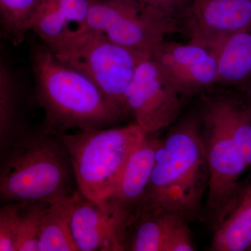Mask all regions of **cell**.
Wrapping results in <instances>:
<instances>
[{
    "label": "cell",
    "mask_w": 251,
    "mask_h": 251,
    "mask_svg": "<svg viewBox=\"0 0 251 251\" xmlns=\"http://www.w3.org/2000/svg\"><path fill=\"white\" fill-rule=\"evenodd\" d=\"M134 218L109 201L81 196L72 218V230L79 251H124Z\"/></svg>",
    "instance_id": "cell-9"
},
{
    "label": "cell",
    "mask_w": 251,
    "mask_h": 251,
    "mask_svg": "<svg viewBox=\"0 0 251 251\" xmlns=\"http://www.w3.org/2000/svg\"><path fill=\"white\" fill-rule=\"evenodd\" d=\"M163 10L173 16L184 15L192 0H130Z\"/></svg>",
    "instance_id": "cell-24"
},
{
    "label": "cell",
    "mask_w": 251,
    "mask_h": 251,
    "mask_svg": "<svg viewBox=\"0 0 251 251\" xmlns=\"http://www.w3.org/2000/svg\"><path fill=\"white\" fill-rule=\"evenodd\" d=\"M240 88L242 90L244 100L251 108V81L245 85L241 86Z\"/></svg>",
    "instance_id": "cell-25"
},
{
    "label": "cell",
    "mask_w": 251,
    "mask_h": 251,
    "mask_svg": "<svg viewBox=\"0 0 251 251\" xmlns=\"http://www.w3.org/2000/svg\"><path fill=\"white\" fill-rule=\"evenodd\" d=\"M179 29L177 17L130 0H92L83 31H93L126 49L150 54Z\"/></svg>",
    "instance_id": "cell-6"
},
{
    "label": "cell",
    "mask_w": 251,
    "mask_h": 251,
    "mask_svg": "<svg viewBox=\"0 0 251 251\" xmlns=\"http://www.w3.org/2000/svg\"><path fill=\"white\" fill-rule=\"evenodd\" d=\"M18 202L16 251H39L43 220L50 203L42 201Z\"/></svg>",
    "instance_id": "cell-20"
},
{
    "label": "cell",
    "mask_w": 251,
    "mask_h": 251,
    "mask_svg": "<svg viewBox=\"0 0 251 251\" xmlns=\"http://www.w3.org/2000/svg\"><path fill=\"white\" fill-rule=\"evenodd\" d=\"M201 117L209 169L204 209L214 229L237 200L241 192L239 179L249 167L209 101Z\"/></svg>",
    "instance_id": "cell-7"
},
{
    "label": "cell",
    "mask_w": 251,
    "mask_h": 251,
    "mask_svg": "<svg viewBox=\"0 0 251 251\" xmlns=\"http://www.w3.org/2000/svg\"><path fill=\"white\" fill-rule=\"evenodd\" d=\"M39 0H0V21L4 34L15 44L24 40Z\"/></svg>",
    "instance_id": "cell-21"
},
{
    "label": "cell",
    "mask_w": 251,
    "mask_h": 251,
    "mask_svg": "<svg viewBox=\"0 0 251 251\" xmlns=\"http://www.w3.org/2000/svg\"><path fill=\"white\" fill-rule=\"evenodd\" d=\"M159 138L147 134L132 153L112 196L106 201L134 217L151 179Z\"/></svg>",
    "instance_id": "cell-13"
},
{
    "label": "cell",
    "mask_w": 251,
    "mask_h": 251,
    "mask_svg": "<svg viewBox=\"0 0 251 251\" xmlns=\"http://www.w3.org/2000/svg\"><path fill=\"white\" fill-rule=\"evenodd\" d=\"M247 187L249 188V189H251V182L250 183V184H249V185H248L247 186Z\"/></svg>",
    "instance_id": "cell-26"
},
{
    "label": "cell",
    "mask_w": 251,
    "mask_h": 251,
    "mask_svg": "<svg viewBox=\"0 0 251 251\" xmlns=\"http://www.w3.org/2000/svg\"><path fill=\"white\" fill-rule=\"evenodd\" d=\"M81 196L77 191L50 204L43 220L39 251H79L72 234V218Z\"/></svg>",
    "instance_id": "cell-17"
},
{
    "label": "cell",
    "mask_w": 251,
    "mask_h": 251,
    "mask_svg": "<svg viewBox=\"0 0 251 251\" xmlns=\"http://www.w3.org/2000/svg\"><path fill=\"white\" fill-rule=\"evenodd\" d=\"M32 57L36 98L50 129H100L126 120L93 81L58 60L47 46Z\"/></svg>",
    "instance_id": "cell-3"
},
{
    "label": "cell",
    "mask_w": 251,
    "mask_h": 251,
    "mask_svg": "<svg viewBox=\"0 0 251 251\" xmlns=\"http://www.w3.org/2000/svg\"><path fill=\"white\" fill-rule=\"evenodd\" d=\"M182 97L150 55L140 61L126 91V108L133 122L153 134L176 122Z\"/></svg>",
    "instance_id": "cell-8"
},
{
    "label": "cell",
    "mask_w": 251,
    "mask_h": 251,
    "mask_svg": "<svg viewBox=\"0 0 251 251\" xmlns=\"http://www.w3.org/2000/svg\"><path fill=\"white\" fill-rule=\"evenodd\" d=\"M249 251H251V247L250 250H249Z\"/></svg>",
    "instance_id": "cell-27"
},
{
    "label": "cell",
    "mask_w": 251,
    "mask_h": 251,
    "mask_svg": "<svg viewBox=\"0 0 251 251\" xmlns=\"http://www.w3.org/2000/svg\"><path fill=\"white\" fill-rule=\"evenodd\" d=\"M251 247V190L246 187L214 228L213 251H245Z\"/></svg>",
    "instance_id": "cell-16"
},
{
    "label": "cell",
    "mask_w": 251,
    "mask_h": 251,
    "mask_svg": "<svg viewBox=\"0 0 251 251\" xmlns=\"http://www.w3.org/2000/svg\"><path fill=\"white\" fill-rule=\"evenodd\" d=\"M50 50L60 62L93 81L107 99L129 117L126 91L140 61L150 54L126 49L93 31H82Z\"/></svg>",
    "instance_id": "cell-5"
},
{
    "label": "cell",
    "mask_w": 251,
    "mask_h": 251,
    "mask_svg": "<svg viewBox=\"0 0 251 251\" xmlns=\"http://www.w3.org/2000/svg\"><path fill=\"white\" fill-rule=\"evenodd\" d=\"M209 169L201 115L173 125L157 149L151 179L134 217L145 213H175L188 221L204 215Z\"/></svg>",
    "instance_id": "cell-1"
},
{
    "label": "cell",
    "mask_w": 251,
    "mask_h": 251,
    "mask_svg": "<svg viewBox=\"0 0 251 251\" xmlns=\"http://www.w3.org/2000/svg\"><path fill=\"white\" fill-rule=\"evenodd\" d=\"M18 202L4 203L0 209V251H16Z\"/></svg>",
    "instance_id": "cell-22"
},
{
    "label": "cell",
    "mask_w": 251,
    "mask_h": 251,
    "mask_svg": "<svg viewBox=\"0 0 251 251\" xmlns=\"http://www.w3.org/2000/svg\"><path fill=\"white\" fill-rule=\"evenodd\" d=\"M92 0H39L29 21L32 31L50 49L85 29Z\"/></svg>",
    "instance_id": "cell-12"
},
{
    "label": "cell",
    "mask_w": 251,
    "mask_h": 251,
    "mask_svg": "<svg viewBox=\"0 0 251 251\" xmlns=\"http://www.w3.org/2000/svg\"><path fill=\"white\" fill-rule=\"evenodd\" d=\"M19 89L4 62L0 67V152L28 126L21 117Z\"/></svg>",
    "instance_id": "cell-18"
},
{
    "label": "cell",
    "mask_w": 251,
    "mask_h": 251,
    "mask_svg": "<svg viewBox=\"0 0 251 251\" xmlns=\"http://www.w3.org/2000/svg\"><path fill=\"white\" fill-rule=\"evenodd\" d=\"M0 200L3 203H52L78 191L62 133L27 126L0 152Z\"/></svg>",
    "instance_id": "cell-2"
},
{
    "label": "cell",
    "mask_w": 251,
    "mask_h": 251,
    "mask_svg": "<svg viewBox=\"0 0 251 251\" xmlns=\"http://www.w3.org/2000/svg\"><path fill=\"white\" fill-rule=\"evenodd\" d=\"M229 134L251 168V108L244 99L221 96L210 100Z\"/></svg>",
    "instance_id": "cell-19"
},
{
    "label": "cell",
    "mask_w": 251,
    "mask_h": 251,
    "mask_svg": "<svg viewBox=\"0 0 251 251\" xmlns=\"http://www.w3.org/2000/svg\"><path fill=\"white\" fill-rule=\"evenodd\" d=\"M187 221L183 216L169 211L140 214L128 227L125 251H166L176 229Z\"/></svg>",
    "instance_id": "cell-14"
},
{
    "label": "cell",
    "mask_w": 251,
    "mask_h": 251,
    "mask_svg": "<svg viewBox=\"0 0 251 251\" xmlns=\"http://www.w3.org/2000/svg\"><path fill=\"white\" fill-rule=\"evenodd\" d=\"M196 248L193 242L191 230L188 222L184 223L176 229L171 238L166 251H193Z\"/></svg>",
    "instance_id": "cell-23"
},
{
    "label": "cell",
    "mask_w": 251,
    "mask_h": 251,
    "mask_svg": "<svg viewBox=\"0 0 251 251\" xmlns=\"http://www.w3.org/2000/svg\"><path fill=\"white\" fill-rule=\"evenodd\" d=\"M151 56L183 96L216 85V54L202 44L166 40L157 46Z\"/></svg>",
    "instance_id": "cell-10"
},
{
    "label": "cell",
    "mask_w": 251,
    "mask_h": 251,
    "mask_svg": "<svg viewBox=\"0 0 251 251\" xmlns=\"http://www.w3.org/2000/svg\"><path fill=\"white\" fill-rule=\"evenodd\" d=\"M217 60L216 84L245 85L251 81V30L225 38L212 49Z\"/></svg>",
    "instance_id": "cell-15"
},
{
    "label": "cell",
    "mask_w": 251,
    "mask_h": 251,
    "mask_svg": "<svg viewBox=\"0 0 251 251\" xmlns=\"http://www.w3.org/2000/svg\"><path fill=\"white\" fill-rule=\"evenodd\" d=\"M183 16L190 41L213 49L234 33L251 30V0H192Z\"/></svg>",
    "instance_id": "cell-11"
},
{
    "label": "cell",
    "mask_w": 251,
    "mask_h": 251,
    "mask_svg": "<svg viewBox=\"0 0 251 251\" xmlns=\"http://www.w3.org/2000/svg\"><path fill=\"white\" fill-rule=\"evenodd\" d=\"M147 133L133 122L118 127L62 133L77 189L83 197L108 200L120 181L132 153Z\"/></svg>",
    "instance_id": "cell-4"
}]
</instances>
